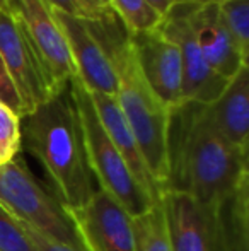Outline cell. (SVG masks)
Masks as SVG:
<instances>
[{
	"instance_id": "6da1fadb",
	"label": "cell",
	"mask_w": 249,
	"mask_h": 251,
	"mask_svg": "<svg viewBox=\"0 0 249 251\" xmlns=\"http://www.w3.org/2000/svg\"><path fill=\"white\" fill-rule=\"evenodd\" d=\"M248 154L217 132L206 104L183 101L169 109L167 192L213 203L249 179Z\"/></svg>"
},
{
	"instance_id": "7a4b0ae2",
	"label": "cell",
	"mask_w": 249,
	"mask_h": 251,
	"mask_svg": "<svg viewBox=\"0 0 249 251\" xmlns=\"http://www.w3.org/2000/svg\"><path fill=\"white\" fill-rule=\"evenodd\" d=\"M21 137L45 168L55 197L68 210L84 207L96 190L68 87L21 118Z\"/></svg>"
},
{
	"instance_id": "3957f363",
	"label": "cell",
	"mask_w": 249,
	"mask_h": 251,
	"mask_svg": "<svg viewBox=\"0 0 249 251\" xmlns=\"http://www.w3.org/2000/svg\"><path fill=\"white\" fill-rule=\"evenodd\" d=\"M103 26L110 41L111 55L118 74L116 101L135 137L142 157L160 199L167 192V125L169 108L145 82L128 40V31L113 26V10L103 17Z\"/></svg>"
},
{
	"instance_id": "277c9868",
	"label": "cell",
	"mask_w": 249,
	"mask_h": 251,
	"mask_svg": "<svg viewBox=\"0 0 249 251\" xmlns=\"http://www.w3.org/2000/svg\"><path fill=\"white\" fill-rule=\"evenodd\" d=\"M68 91L75 104L84 154L91 176H94L99 183L101 192L116 200L132 217L145 214L156 201L138 185L120 152L104 132L89 91L79 77H73L70 80Z\"/></svg>"
},
{
	"instance_id": "5b68a950",
	"label": "cell",
	"mask_w": 249,
	"mask_h": 251,
	"mask_svg": "<svg viewBox=\"0 0 249 251\" xmlns=\"http://www.w3.org/2000/svg\"><path fill=\"white\" fill-rule=\"evenodd\" d=\"M0 205L40 234L77 251H86L68 208L38 181L21 154L0 168Z\"/></svg>"
},
{
	"instance_id": "8992f818",
	"label": "cell",
	"mask_w": 249,
	"mask_h": 251,
	"mask_svg": "<svg viewBox=\"0 0 249 251\" xmlns=\"http://www.w3.org/2000/svg\"><path fill=\"white\" fill-rule=\"evenodd\" d=\"M55 12L75 63L77 77L87 91L116 96L118 74L111 55L110 41L103 26V19L87 21Z\"/></svg>"
},
{
	"instance_id": "52a82bcc",
	"label": "cell",
	"mask_w": 249,
	"mask_h": 251,
	"mask_svg": "<svg viewBox=\"0 0 249 251\" xmlns=\"http://www.w3.org/2000/svg\"><path fill=\"white\" fill-rule=\"evenodd\" d=\"M3 7L17 17L55 91H65L70 80L77 77V69L53 9L45 0H5Z\"/></svg>"
},
{
	"instance_id": "ba28073f",
	"label": "cell",
	"mask_w": 249,
	"mask_h": 251,
	"mask_svg": "<svg viewBox=\"0 0 249 251\" xmlns=\"http://www.w3.org/2000/svg\"><path fill=\"white\" fill-rule=\"evenodd\" d=\"M0 55L26 115L60 94L51 86L50 77L17 17L7 7L0 9Z\"/></svg>"
},
{
	"instance_id": "9c48e42d",
	"label": "cell",
	"mask_w": 249,
	"mask_h": 251,
	"mask_svg": "<svg viewBox=\"0 0 249 251\" xmlns=\"http://www.w3.org/2000/svg\"><path fill=\"white\" fill-rule=\"evenodd\" d=\"M196 3H173L159 23V29L178 47L183 63V101L210 104L226 89L224 77L215 74L203 58L191 29V12Z\"/></svg>"
},
{
	"instance_id": "30bf717a",
	"label": "cell",
	"mask_w": 249,
	"mask_h": 251,
	"mask_svg": "<svg viewBox=\"0 0 249 251\" xmlns=\"http://www.w3.org/2000/svg\"><path fill=\"white\" fill-rule=\"evenodd\" d=\"M173 251H229L219 221L217 201L166 192L160 199Z\"/></svg>"
},
{
	"instance_id": "8fae6325",
	"label": "cell",
	"mask_w": 249,
	"mask_h": 251,
	"mask_svg": "<svg viewBox=\"0 0 249 251\" xmlns=\"http://www.w3.org/2000/svg\"><path fill=\"white\" fill-rule=\"evenodd\" d=\"M133 55L145 82L167 108L183 102V63L178 47L159 29L128 33Z\"/></svg>"
},
{
	"instance_id": "7c38bea8",
	"label": "cell",
	"mask_w": 249,
	"mask_h": 251,
	"mask_svg": "<svg viewBox=\"0 0 249 251\" xmlns=\"http://www.w3.org/2000/svg\"><path fill=\"white\" fill-rule=\"evenodd\" d=\"M86 251H135L133 217L110 195L96 190L77 210H68Z\"/></svg>"
},
{
	"instance_id": "4fadbf2b",
	"label": "cell",
	"mask_w": 249,
	"mask_h": 251,
	"mask_svg": "<svg viewBox=\"0 0 249 251\" xmlns=\"http://www.w3.org/2000/svg\"><path fill=\"white\" fill-rule=\"evenodd\" d=\"M189 21L200 51L213 72L230 80L241 67L248 65L224 24L219 3L195 5Z\"/></svg>"
},
{
	"instance_id": "5bb4252c",
	"label": "cell",
	"mask_w": 249,
	"mask_h": 251,
	"mask_svg": "<svg viewBox=\"0 0 249 251\" xmlns=\"http://www.w3.org/2000/svg\"><path fill=\"white\" fill-rule=\"evenodd\" d=\"M206 113L227 142L249 152V65L241 67L220 96L206 104Z\"/></svg>"
},
{
	"instance_id": "9a60e30c",
	"label": "cell",
	"mask_w": 249,
	"mask_h": 251,
	"mask_svg": "<svg viewBox=\"0 0 249 251\" xmlns=\"http://www.w3.org/2000/svg\"><path fill=\"white\" fill-rule=\"evenodd\" d=\"M89 94L104 132L108 133L113 146L120 152V155L123 157V161L126 162L130 171H132V175L135 176L138 185L145 190L150 199L154 201H159L160 192L156 186V183H154L149 169H147V164L142 157V152L138 149V144H136L128 123H126L116 98L101 93H91V91Z\"/></svg>"
},
{
	"instance_id": "2e32d148",
	"label": "cell",
	"mask_w": 249,
	"mask_h": 251,
	"mask_svg": "<svg viewBox=\"0 0 249 251\" xmlns=\"http://www.w3.org/2000/svg\"><path fill=\"white\" fill-rule=\"evenodd\" d=\"M133 236L135 251H173L160 200L145 214L133 217Z\"/></svg>"
},
{
	"instance_id": "e0dca14e",
	"label": "cell",
	"mask_w": 249,
	"mask_h": 251,
	"mask_svg": "<svg viewBox=\"0 0 249 251\" xmlns=\"http://www.w3.org/2000/svg\"><path fill=\"white\" fill-rule=\"evenodd\" d=\"M110 3L114 16L130 34L154 29L162 19V16L150 7L147 0H110Z\"/></svg>"
},
{
	"instance_id": "ac0fdd59",
	"label": "cell",
	"mask_w": 249,
	"mask_h": 251,
	"mask_svg": "<svg viewBox=\"0 0 249 251\" xmlns=\"http://www.w3.org/2000/svg\"><path fill=\"white\" fill-rule=\"evenodd\" d=\"M220 16L232 36L237 50L248 62L249 53V0H224L219 3Z\"/></svg>"
},
{
	"instance_id": "d6986e66",
	"label": "cell",
	"mask_w": 249,
	"mask_h": 251,
	"mask_svg": "<svg viewBox=\"0 0 249 251\" xmlns=\"http://www.w3.org/2000/svg\"><path fill=\"white\" fill-rule=\"evenodd\" d=\"M21 118L0 102V159L3 164L21 154Z\"/></svg>"
},
{
	"instance_id": "ffe728a7",
	"label": "cell",
	"mask_w": 249,
	"mask_h": 251,
	"mask_svg": "<svg viewBox=\"0 0 249 251\" xmlns=\"http://www.w3.org/2000/svg\"><path fill=\"white\" fill-rule=\"evenodd\" d=\"M0 251H38L26 229L0 205Z\"/></svg>"
},
{
	"instance_id": "44dd1931",
	"label": "cell",
	"mask_w": 249,
	"mask_h": 251,
	"mask_svg": "<svg viewBox=\"0 0 249 251\" xmlns=\"http://www.w3.org/2000/svg\"><path fill=\"white\" fill-rule=\"evenodd\" d=\"M45 2L53 10H57V12L87 21H99L110 12V10L97 9V7H94L87 0H45Z\"/></svg>"
},
{
	"instance_id": "7402d4cb",
	"label": "cell",
	"mask_w": 249,
	"mask_h": 251,
	"mask_svg": "<svg viewBox=\"0 0 249 251\" xmlns=\"http://www.w3.org/2000/svg\"><path fill=\"white\" fill-rule=\"evenodd\" d=\"M0 102L3 106H7L12 113H16L19 118H23L26 115L23 102H21L19 96H17V91L14 87L12 80H10L9 72H7V67L3 63L2 55H0Z\"/></svg>"
},
{
	"instance_id": "603a6c76",
	"label": "cell",
	"mask_w": 249,
	"mask_h": 251,
	"mask_svg": "<svg viewBox=\"0 0 249 251\" xmlns=\"http://www.w3.org/2000/svg\"><path fill=\"white\" fill-rule=\"evenodd\" d=\"M23 224V222H21ZM23 227L26 229L27 236L31 238V241L36 245L38 251H77L73 248H70V246H65V245H60V243L53 241V239L46 238V236L40 234L38 231H34V229H31L29 226L23 224Z\"/></svg>"
},
{
	"instance_id": "cb8c5ba5",
	"label": "cell",
	"mask_w": 249,
	"mask_h": 251,
	"mask_svg": "<svg viewBox=\"0 0 249 251\" xmlns=\"http://www.w3.org/2000/svg\"><path fill=\"white\" fill-rule=\"evenodd\" d=\"M147 3H149L150 7H154L160 16H164V14L169 10V7L173 5V0H147Z\"/></svg>"
},
{
	"instance_id": "d4e9b609",
	"label": "cell",
	"mask_w": 249,
	"mask_h": 251,
	"mask_svg": "<svg viewBox=\"0 0 249 251\" xmlns=\"http://www.w3.org/2000/svg\"><path fill=\"white\" fill-rule=\"evenodd\" d=\"M87 2L92 3L94 7H97V9H101V10H111L110 0H87Z\"/></svg>"
},
{
	"instance_id": "484cf974",
	"label": "cell",
	"mask_w": 249,
	"mask_h": 251,
	"mask_svg": "<svg viewBox=\"0 0 249 251\" xmlns=\"http://www.w3.org/2000/svg\"><path fill=\"white\" fill-rule=\"evenodd\" d=\"M173 3H196V5H205V3H217L215 0H173Z\"/></svg>"
},
{
	"instance_id": "4316f807",
	"label": "cell",
	"mask_w": 249,
	"mask_h": 251,
	"mask_svg": "<svg viewBox=\"0 0 249 251\" xmlns=\"http://www.w3.org/2000/svg\"><path fill=\"white\" fill-rule=\"evenodd\" d=\"M0 3H2V5H5V0H0Z\"/></svg>"
},
{
	"instance_id": "83f0119b",
	"label": "cell",
	"mask_w": 249,
	"mask_h": 251,
	"mask_svg": "<svg viewBox=\"0 0 249 251\" xmlns=\"http://www.w3.org/2000/svg\"><path fill=\"white\" fill-rule=\"evenodd\" d=\"M2 166H3V162H2V159H0V168H2Z\"/></svg>"
},
{
	"instance_id": "f1b7e54d",
	"label": "cell",
	"mask_w": 249,
	"mask_h": 251,
	"mask_svg": "<svg viewBox=\"0 0 249 251\" xmlns=\"http://www.w3.org/2000/svg\"><path fill=\"white\" fill-rule=\"evenodd\" d=\"M2 7H3V5H2V3H0V9H2Z\"/></svg>"
}]
</instances>
